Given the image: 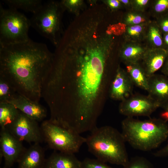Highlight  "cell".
Listing matches in <instances>:
<instances>
[{
  "instance_id": "obj_1",
  "label": "cell",
  "mask_w": 168,
  "mask_h": 168,
  "mask_svg": "<svg viewBox=\"0 0 168 168\" xmlns=\"http://www.w3.org/2000/svg\"><path fill=\"white\" fill-rule=\"evenodd\" d=\"M109 58L105 53L86 48L54 60L44 83L47 102L78 129L96 125L101 107L97 102Z\"/></svg>"
},
{
  "instance_id": "obj_2",
  "label": "cell",
  "mask_w": 168,
  "mask_h": 168,
  "mask_svg": "<svg viewBox=\"0 0 168 168\" xmlns=\"http://www.w3.org/2000/svg\"><path fill=\"white\" fill-rule=\"evenodd\" d=\"M54 57L45 44L30 39L18 44H0V77L17 93L39 102Z\"/></svg>"
},
{
  "instance_id": "obj_3",
  "label": "cell",
  "mask_w": 168,
  "mask_h": 168,
  "mask_svg": "<svg viewBox=\"0 0 168 168\" xmlns=\"http://www.w3.org/2000/svg\"><path fill=\"white\" fill-rule=\"evenodd\" d=\"M121 128L125 142L141 151L155 149L168 138V125L161 118L142 120L127 117L121 122Z\"/></svg>"
},
{
  "instance_id": "obj_4",
  "label": "cell",
  "mask_w": 168,
  "mask_h": 168,
  "mask_svg": "<svg viewBox=\"0 0 168 168\" xmlns=\"http://www.w3.org/2000/svg\"><path fill=\"white\" fill-rule=\"evenodd\" d=\"M86 138L89 152L104 162L124 166L129 159L121 133L109 126L96 127Z\"/></svg>"
},
{
  "instance_id": "obj_5",
  "label": "cell",
  "mask_w": 168,
  "mask_h": 168,
  "mask_svg": "<svg viewBox=\"0 0 168 168\" xmlns=\"http://www.w3.org/2000/svg\"><path fill=\"white\" fill-rule=\"evenodd\" d=\"M64 11L60 2L49 1L43 4L30 19V26L56 47L62 37L61 20Z\"/></svg>"
},
{
  "instance_id": "obj_6",
  "label": "cell",
  "mask_w": 168,
  "mask_h": 168,
  "mask_svg": "<svg viewBox=\"0 0 168 168\" xmlns=\"http://www.w3.org/2000/svg\"><path fill=\"white\" fill-rule=\"evenodd\" d=\"M43 140L55 151L75 154L86 142V138L50 120L42 122L40 126Z\"/></svg>"
},
{
  "instance_id": "obj_7",
  "label": "cell",
  "mask_w": 168,
  "mask_h": 168,
  "mask_svg": "<svg viewBox=\"0 0 168 168\" xmlns=\"http://www.w3.org/2000/svg\"><path fill=\"white\" fill-rule=\"evenodd\" d=\"M30 19L17 10L4 8L0 4V44L9 45L28 41Z\"/></svg>"
},
{
  "instance_id": "obj_8",
  "label": "cell",
  "mask_w": 168,
  "mask_h": 168,
  "mask_svg": "<svg viewBox=\"0 0 168 168\" xmlns=\"http://www.w3.org/2000/svg\"><path fill=\"white\" fill-rule=\"evenodd\" d=\"M6 128L21 141L29 143H40L44 141L38 122L20 111L15 119Z\"/></svg>"
},
{
  "instance_id": "obj_9",
  "label": "cell",
  "mask_w": 168,
  "mask_h": 168,
  "mask_svg": "<svg viewBox=\"0 0 168 168\" xmlns=\"http://www.w3.org/2000/svg\"><path fill=\"white\" fill-rule=\"evenodd\" d=\"M161 106L148 95L135 94L122 101L119 110L127 117L149 116Z\"/></svg>"
},
{
  "instance_id": "obj_10",
  "label": "cell",
  "mask_w": 168,
  "mask_h": 168,
  "mask_svg": "<svg viewBox=\"0 0 168 168\" xmlns=\"http://www.w3.org/2000/svg\"><path fill=\"white\" fill-rule=\"evenodd\" d=\"M20 141L6 128H1L0 132V160L2 158L6 168H10L19 159L26 149Z\"/></svg>"
},
{
  "instance_id": "obj_11",
  "label": "cell",
  "mask_w": 168,
  "mask_h": 168,
  "mask_svg": "<svg viewBox=\"0 0 168 168\" xmlns=\"http://www.w3.org/2000/svg\"><path fill=\"white\" fill-rule=\"evenodd\" d=\"M7 102L12 104L27 116L38 122L42 121L46 117V109L39 102L32 100L17 93Z\"/></svg>"
},
{
  "instance_id": "obj_12",
  "label": "cell",
  "mask_w": 168,
  "mask_h": 168,
  "mask_svg": "<svg viewBox=\"0 0 168 168\" xmlns=\"http://www.w3.org/2000/svg\"><path fill=\"white\" fill-rule=\"evenodd\" d=\"M133 85L126 71L119 68L111 84V97L121 101L128 98L133 94Z\"/></svg>"
},
{
  "instance_id": "obj_13",
  "label": "cell",
  "mask_w": 168,
  "mask_h": 168,
  "mask_svg": "<svg viewBox=\"0 0 168 168\" xmlns=\"http://www.w3.org/2000/svg\"><path fill=\"white\" fill-rule=\"evenodd\" d=\"M46 159L44 148L39 143H34L21 156L18 168H44Z\"/></svg>"
},
{
  "instance_id": "obj_14",
  "label": "cell",
  "mask_w": 168,
  "mask_h": 168,
  "mask_svg": "<svg viewBox=\"0 0 168 168\" xmlns=\"http://www.w3.org/2000/svg\"><path fill=\"white\" fill-rule=\"evenodd\" d=\"M168 56V51L163 48H148L141 64L148 78L163 66Z\"/></svg>"
},
{
  "instance_id": "obj_15",
  "label": "cell",
  "mask_w": 168,
  "mask_h": 168,
  "mask_svg": "<svg viewBox=\"0 0 168 168\" xmlns=\"http://www.w3.org/2000/svg\"><path fill=\"white\" fill-rule=\"evenodd\" d=\"M147 91L148 95L161 106L168 100V77L155 74L148 77Z\"/></svg>"
},
{
  "instance_id": "obj_16",
  "label": "cell",
  "mask_w": 168,
  "mask_h": 168,
  "mask_svg": "<svg viewBox=\"0 0 168 168\" xmlns=\"http://www.w3.org/2000/svg\"><path fill=\"white\" fill-rule=\"evenodd\" d=\"M81 164L74 154L54 151L46 159L44 168H81Z\"/></svg>"
},
{
  "instance_id": "obj_17",
  "label": "cell",
  "mask_w": 168,
  "mask_h": 168,
  "mask_svg": "<svg viewBox=\"0 0 168 168\" xmlns=\"http://www.w3.org/2000/svg\"><path fill=\"white\" fill-rule=\"evenodd\" d=\"M148 48L140 42L126 41L120 49L119 56L126 64L139 63Z\"/></svg>"
},
{
  "instance_id": "obj_18",
  "label": "cell",
  "mask_w": 168,
  "mask_h": 168,
  "mask_svg": "<svg viewBox=\"0 0 168 168\" xmlns=\"http://www.w3.org/2000/svg\"><path fill=\"white\" fill-rule=\"evenodd\" d=\"M126 65V71L133 84L147 91L148 77L141 64L138 63Z\"/></svg>"
},
{
  "instance_id": "obj_19",
  "label": "cell",
  "mask_w": 168,
  "mask_h": 168,
  "mask_svg": "<svg viewBox=\"0 0 168 168\" xmlns=\"http://www.w3.org/2000/svg\"><path fill=\"white\" fill-rule=\"evenodd\" d=\"M145 39L150 48H163V41L161 30L157 23L150 21L147 25Z\"/></svg>"
},
{
  "instance_id": "obj_20",
  "label": "cell",
  "mask_w": 168,
  "mask_h": 168,
  "mask_svg": "<svg viewBox=\"0 0 168 168\" xmlns=\"http://www.w3.org/2000/svg\"><path fill=\"white\" fill-rule=\"evenodd\" d=\"M3 2L9 8L21 9L33 14L36 13L43 4L40 0H4Z\"/></svg>"
},
{
  "instance_id": "obj_21",
  "label": "cell",
  "mask_w": 168,
  "mask_h": 168,
  "mask_svg": "<svg viewBox=\"0 0 168 168\" xmlns=\"http://www.w3.org/2000/svg\"><path fill=\"white\" fill-rule=\"evenodd\" d=\"M20 111L8 102H0V126L4 128L12 123L16 118Z\"/></svg>"
},
{
  "instance_id": "obj_22",
  "label": "cell",
  "mask_w": 168,
  "mask_h": 168,
  "mask_svg": "<svg viewBox=\"0 0 168 168\" xmlns=\"http://www.w3.org/2000/svg\"><path fill=\"white\" fill-rule=\"evenodd\" d=\"M148 24L126 26L123 34L126 41L141 42L145 40Z\"/></svg>"
},
{
  "instance_id": "obj_23",
  "label": "cell",
  "mask_w": 168,
  "mask_h": 168,
  "mask_svg": "<svg viewBox=\"0 0 168 168\" xmlns=\"http://www.w3.org/2000/svg\"><path fill=\"white\" fill-rule=\"evenodd\" d=\"M150 21L143 12L133 10L127 12L123 19V23L126 26L147 24Z\"/></svg>"
},
{
  "instance_id": "obj_24",
  "label": "cell",
  "mask_w": 168,
  "mask_h": 168,
  "mask_svg": "<svg viewBox=\"0 0 168 168\" xmlns=\"http://www.w3.org/2000/svg\"><path fill=\"white\" fill-rule=\"evenodd\" d=\"M16 93L8 82L0 77V102H7Z\"/></svg>"
},
{
  "instance_id": "obj_25",
  "label": "cell",
  "mask_w": 168,
  "mask_h": 168,
  "mask_svg": "<svg viewBox=\"0 0 168 168\" xmlns=\"http://www.w3.org/2000/svg\"><path fill=\"white\" fill-rule=\"evenodd\" d=\"M123 168H154L152 163L146 158L136 156L129 159Z\"/></svg>"
},
{
  "instance_id": "obj_26",
  "label": "cell",
  "mask_w": 168,
  "mask_h": 168,
  "mask_svg": "<svg viewBox=\"0 0 168 168\" xmlns=\"http://www.w3.org/2000/svg\"><path fill=\"white\" fill-rule=\"evenodd\" d=\"M81 168H113L97 159L86 158L81 161Z\"/></svg>"
},
{
  "instance_id": "obj_27",
  "label": "cell",
  "mask_w": 168,
  "mask_h": 168,
  "mask_svg": "<svg viewBox=\"0 0 168 168\" xmlns=\"http://www.w3.org/2000/svg\"><path fill=\"white\" fill-rule=\"evenodd\" d=\"M153 10L154 13H161L168 9V0L156 1L153 5Z\"/></svg>"
},
{
  "instance_id": "obj_28",
  "label": "cell",
  "mask_w": 168,
  "mask_h": 168,
  "mask_svg": "<svg viewBox=\"0 0 168 168\" xmlns=\"http://www.w3.org/2000/svg\"><path fill=\"white\" fill-rule=\"evenodd\" d=\"M148 0H135L132 1V9L144 12V9L149 4Z\"/></svg>"
},
{
  "instance_id": "obj_29",
  "label": "cell",
  "mask_w": 168,
  "mask_h": 168,
  "mask_svg": "<svg viewBox=\"0 0 168 168\" xmlns=\"http://www.w3.org/2000/svg\"><path fill=\"white\" fill-rule=\"evenodd\" d=\"M153 155L155 157H158L168 156V141L167 144L164 147L157 151Z\"/></svg>"
},
{
  "instance_id": "obj_30",
  "label": "cell",
  "mask_w": 168,
  "mask_h": 168,
  "mask_svg": "<svg viewBox=\"0 0 168 168\" xmlns=\"http://www.w3.org/2000/svg\"><path fill=\"white\" fill-rule=\"evenodd\" d=\"M161 107L163 109L160 114L161 119L167 122L168 121V100L163 103Z\"/></svg>"
},
{
  "instance_id": "obj_31",
  "label": "cell",
  "mask_w": 168,
  "mask_h": 168,
  "mask_svg": "<svg viewBox=\"0 0 168 168\" xmlns=\"http://www.w3.org/2000/svg\"><path fill=\"white\" fill-rule=\"evenodd\" d=\"M157 24L162 31L166 34L168 33V18L163 19Z\"/></svg>"
},
{
  "instance_id": "obj_32",
  "label": "cell",
  "mask_w": 168,
  "mask_h": 168,
  "mask_svg": "<svg viewBox=\"0 0 168 168\" xmlns=\"http://www.w3.org/2000/svg\"><path fill=\"white\" fill-rule=\"evenodd\" d=\"M108 6L111 9L119 8L121 4L120 0H109L107 1Z\"/></svg>"
},
{
  "instance_id": "obj_33",
  "label": "cell",
  "mask_w": 168,
  "mask_h": 168,
  "mask_svg": "<svg viewBox=\"0 0 168 168\" xmlns=\"http://www.w3.org/2000/svg\"><path fill=\"white\" fill-rule=\"evenodd\" d=\"M162 72L164 75L168 77V56L163 66Z\"/></svg>"
},
{
  "instance_id": "obj_34",
  "label": "cell",
  "mask_w": 168,
  "mask_h": 168,
  "mask_svg": "<svg viewBox=\"0 0 168 168\" xmlns=\"http://www.w3.org/2000/svg\"><path fill=\"white\" fill-rule=\"evenodd\" d=\"M121 4H123L125 6L132 9V1L128 0H120Z\"/></svg>"
},
{
  "instance_id": "obj_35",
  "label": "cell",
  "mask_w": 168,
  "mask_h": 168,
  "mask_svg": "<svg viewBox=\"0 0 168 168\" xmlns=\"http://www.w3.org/2000/svg\"><path fill=\"white\" fill-rule=\"evenodd\" d=\"M164 41L165 44L168 45V33L165 34L164 37Z\"/></svg>"
},
{
  "instance_id": "obj_36",
  "label": "cell",
  "mask_w": 168,
  "mask_h": 168,
  "mask_svg": "<svg viewBox=\"0 0 168 168\" xmlns=\"http://www.w3.org/2000/svg\"><path fill=\"white\" fill-rule=\"evenodd\" d=\"M2 168H6L5 167H3Z\"/></svg>"
}]
</instances>
